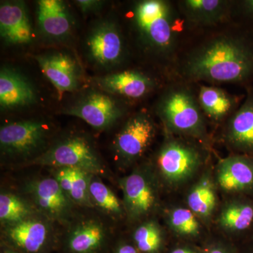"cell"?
I'll return each instance as SVG.
<instances>
[{
    "label": "cell",
    "instance_id": "cell-1",
    "mask_svg": "<svg viewBox=\"0 0 253 253\" xmlns=\"http://www.w3.org/2000/svg\"><path fill=\"white\" fill-rule=\"evenodd\" d=\"M184 70L186 76L197 81L249 83L253 81V39L214 38L190 55Z\"/></svg>",
    "mask_w": 253,
    "mask_h": 253
},
{
    "label": "cell",
    "instance_id": "cell-2",
    "mask_svg": "<svg viewBox=\"0 0 253 253\" xmlns=\"http://www.w3.org/2000/svg\"><path fill=\"white\" fill-rule=\"evenodd\" d=\"M134 22L148 45L162 53L174 49L176 41V15L171 5L161 0H145L136 5Z\"/></svg>",
    "mask_w": 253,
    "mask_h": 253
},
{
    "label": "cell",
    "instance_id": "cell-3",
    "mask_svg": "<svg viewBox=\"0 0 253 253\" xmlns=\"http://www.w3.org/2000/svg\"><path fill=\"white\" fill-rule=\"evenodd\" d=\"M199 101L184 87H174L163 96L158 107L160 115L174 130L200 134L204 120Z\"/></svg>",
    "mask_w": 253,
    "mask_h": 253
},
{
    "label": "cell",
    "instance_id": "cell-4",
    "mask_svg": "<svg viewBox=\"0 0 253 253\" xmlns=\"http://www.w3.org/2000/svg\"><path fill=\"white\" fill-rule=\"evenodd\" d=\"M34 162L42 166L79 168L94 174L102 172L101 163L90 145L81 137L61 141Z\"/></svg>",
    "mask_w": 253,
    "mask_h": 253
},
{
    "label": "cell",
    "instance_id": "cell-5",
    "mask_svg": "<svg viewBox=\"0 0 253 253\" xmlns=\"http://www.w3.org/2000/svg\"><path fill=\"white\" fill-rule=\"evenodd\" d=\"M200 161V154L194 148L178 141H170L161 149L158 164L166 179L179 181L194 172Z\"/></svg>",
    "mask_w": 253,
    "mask_h": 253
},
{
    "label": "cell",
    "instance_id": "cell-6",
    "mask_svg": "<svg viewBox=\"0 0 253 253\" xmlns=\"http://www.w3.org/2000/svg\"><path fill=\"white\" fill-rule=\"evenodd\" d=\"M154 134V125L151 118L144 113L136 115L128 121L116 136V151L126 159L139 157L151 144Z\"/></svg>",
    "mask_w": 253,
    "mask_h": 253
},
{
    "label": "cell",
    "instance_id": "cell-7",
    "mask_svg": "<svg viewBox=\"0 0 253 253\" xmlns=\"http://www.w3.org/2000/svg\"><path fill=\"white\" fill-rule=\"evenodd\" d=\"M64 113L81 118L96 129H104L111 126L121 116V109L116 101L101 93L88 94Z\"/></svg>",
    "mask_w": 253,
    "mask_h": 253
},
{
    "label": "cell",
    "instance_id": "cell-8",
    "mask_svg": "<svg viewBox=\"0 0 253 253\" xmlns=\"http://www.w3.org/2000/svg\"><path fill=\"white\" fill-rule=\"evenodd\" d=\"M45 134V126L38 121L11 123L1 128L0 144L9 154H28L39 146Z\"/></svg>",
    "mask_w": 253,
    "mask_h": 253
},
{
    "label": "cell",
    "instance_id": "cell-9",
    "mask_svg": "<svg viewBox=\"0 0 253 253\" xmlns=\"http://www.w3.org/2000/svg\"><path fill=\"white\" fill-rule=\"evenodd\" d=\"M0 33L3 39L9 44H26L31 42L33 37L31 24L23 2L1 3Z\"/></svg>",
    "mask_w": 253,
    "mask_h": 253
},
{
    "label": "cell",
    "instance_id": "cell-10",
    "mask_svg": "<svg viewBox=\"0 0 253 253\" xmlns=\"http://www.w3.org/2000/svg\"><path fill=\"white\" fill-rule=\"evenodd\" d=\"M87 46L92 59L103 66L115 64L123 55L122 38L112 23L98 26L89 36Z\"/></svg>",
    "mask_w": 253,
    "mask_h": 253
},
{
    "label": "cell",
    "instance_id": "cell-11",
    "mask_svg": "<svg viewBox=\"0 0 253 253\" xmlns=\"http://www.w3.org/2000/svg\"><path fill=\"white\" fill-rule=\"evenodd\" d=\"M42 71L60 92L74 90L78 85L77 66L64 54L37 56Z\"/></svg>",
    "mask_w": 253,
    "mask_h": 253
},
{
    "label": "cell",
    "instance_id": "cell-12",
    "mask_svg": "<svg viewBox=\"0 0 253 253\" xmlns=\"http://www.w3.org/2000/svg\"><path fill=\"white\" fill-rule=\"evenodd\" d=\"M217 180L221 189L230 192L253 188V161L244 157H231L221 161Z\"/></svg>",
    "mask_w": 253,
    "mask_h": 253
},
{
    "label": "cell",
    "instance_id": "cell-13",
    "mask_svg": "<svg viewBox=\"0 0 253 253\" xmlns=\"http://www.w3.org/2000/svg\"><path fill=\"white\" fill-rule=\"evenodd\" d=\"M36 99L31 84L19 73L3 68L0 73V105L4 109L21 107Z\"/></svg>",
    "mask_w": 253,
    "mask_h": 253
},
{
    "label": "cell",
    "instance_id": "cell-14",
    "mask_svg": "<svg viewBox=\"0 0 253 253\" xmlns=\"http://www.w3.org/2000/svg\"><path fill=\"white\" fill-rule=\"evenodd\" d=\"M38 5V23L42 31L50 38L67 36L71 21L64 3L59 0H41Z\"/></svg>",
    "mask_w": 253,
    "mask_h": 253
},
{
    "label": "cell",
    "instance_id": "cell-15",
    "mask_svg": "<svg viewBox=\"0 0 253 253\" xmlns=\"http://www.w3.org/2000/svg\"><path fill=\"white\" fill-rule=\"evenodd\" d=\"M105 90L130 99H139L149 92L153 83L150 78L136 71L109 75L100 80Z\"/></svg>",
    "mask_w": 253,
    "mask_h": 253
},
{
    "label": "cell",
    "instance_id": "cell-16",
    "mask_svg": "<svg viewBox=\"0 0 253 253\" xmlns=\"http://www.w3.org/2000/svg\"><path fill=\"white\" fill-rule=\"evenodd\" d=\"M122 187L126 208L131 214L142 215L152 208L154 191L142 174L134 173L126 176L122 181Z\"/></svg>",
    "mask_w": 253,
    "mask_h": 253
},
{
    "label": "cell",
    "instance_id": "cell-17",
    "mask_svg": "<svg viewBox=\"0 0 253 253\" xmlns=\"http://www.w3.org/2000/svg\"><path fill=\"white\" fill-rule=\"evenodd\" d=\"M231 144L253 151V90L250 89L244 104L231 118L228 129Z\"/></svg>",
    "mask_w": 253,
    "mask_h": 253
},
{
    "label": "cell",
    "instance_id": "cell-18",
    "mask_svg": "<svg viewBox=\"0 0 253 253\" xmlns=\"http://www.w3.org/2000/svg\"><path fill=\"white\" fill-rule=\"evenodd\" d=\"M8 235L18 247L29 253H37L45 244L47 229L41 221L23 220L11 226Z\"/></svg>",
    "mask_w": 253,
    "mask_h": 253
},
{
    "label": "cell",
    "instance_id": "cell-19",
    "mask_svg": "<svg viewBox=\"0 0 253 253\" xmlns=\"http://www.w3.org/2000/svg\"><path fill=\"white\" fill-rule=\"evenodd\" d=\"M181 4L190 21L201 25L214 24L221 21L229 5L228 1L221 0H186Z\"/></svg>",
    "mask_w": 253,
    "mask_h": 253
},
{
    "label": "cell",
    "instance_id": "cell-20",
    "mask_svg": "<svg viewBox=\"0 0 253 253\" xmlns=\"http://www.w3.org/2000/svg\"><path fill=\"white\" fill-rule=\"evenodd\" d=\"M89 173L76 168H60L56 179L65 194L78 204L89 203Z\"/></svg>",
    "mask_w": 253,
    "mask_h": 253
},
{
    "label": "cell",
    "instance_id": "cell-21",
    "mask_svg": "<svg viewBox=\"0 0 253 253\" xmlns=\"http://www.w3.org/2000/svg\"><path fill=\"white\" fill-rule=\"evenodd\" d=\"M33 195L38 206L51 214H59L67 206L64 191L56 179H42L35 183Z\"/></svg>",
    "mask_w": 253,
    "mask_h": 253
},
{
    "label": "cell",
    "instance_id": "cell-22",
    "mask_svg": "<svg viewBox=\"0 0 253 253\" xmlns=\"http://www.w3.org/2000/svg\"><path fill=\"white\" fill-rule=\"evenodd\" d=\"M199 103L201 109L209 117L219 120L232 111L236 100L219 88L202 86L199 92Z\"/></svg>",
    "mask_w": 253,
    "mask_h": 253
},
{
    "label": "cell",
    "instance_id": "cell-23",
    "mask_svg": "<svg viewBox=\"0 0 253 253\" xmlns=\"http://www.w3.org/2000/svg\"><path fill=\"white\" fill-rule=\"evenodd\" d=\"M104 237V231L99 224L89 223L80 226L73 233L69 247L75 253H89L101 246Z\"/></svg>",
    "mask_w": 253,
    "mask_h": 253
},
{
    "label": "cell",
    "instance_id": "cell-24",
    "mask_svg": "<svg viewBox=\"0 0 253 253\" xmlns=\"http://www.w3.org/2000/svg\"><path fill=\"white\" fill-rule=\"evenodd\" d=\"M190 210L201 217L209 215L216 204V196L212 184L209 181L199 183L191 190L188 196Z\"/></svg>",
    "mask_w": 253,
    "mask_h": 253
},
{
    "label": "cell",
    "instance_id": "cell-25",
    "mask_svg": "<svg viewBox=\"0 0 253 253\" xmlns=\"http://www.w3.org/2000/svg\"><path fill=\"white\" fill-rule=\"evenodd\" d=\"M253 220V207L249 204H234L226 207L221 212L220 223L229 230L244 231Z\"/></svg>",
    "mask_w": 253,
    "mask_h": 253
},
{
    "label": "cell",
    "instance_id": "cell-26",
    "mask_svg": "<svg viewBox=\"0 0 253 253\" xmlns=\"http://www.w3.org/2000/svg\"><path fill=\"white\" fill-rule=\"evenodd\" d=\"M29 213L26 205L16 196L1 194L0 196V219L3 221L18 223L24 220Z\"/></svg>",
    "mask_w": 253,
    "mask_h": 253
},
{
    "label": "cell",
    "instance_id": "cell-27",
    "mask_svg": "<svg viewBox=\"0 0 253 253\" xmlns=\"http://www.w3.org/2000/svg\"><path fill=\"white\" fill-rule=\"evenodd\" d=\"M89 194L94 202L105 211L113 214H120L121 212V204L118 198L101 181H90Z\"/></svg>",
    "mask_w": 253,
    "mask_h": 253
},
{
    "label": "cell",
    "instance_id": "cell-28",
    "mask_svg": "<svg viewBox=\"0 0 253 253\" xmlns=\"http://www.w3.org/2000/svg\"><path fill=\"white\" fill-rule=\"evenodd\" d=\"M134 241L138 249L141 252H156L159 249L162 243L161 231L153 223L143 224L134 233Z\"/></svg>",
    "mask_w": 253,
    "mask_h": 253
},
{
    "label": "cell",
    "instance_id": "cell-29",
    "mask_svg": "<svg viewBox=\"0 0 253 253\" xmlns=\"http://www.w3.org/2000/svg\"><path fill=\"white\" fill-rule=\"evenodd\" d=\"M169 222L176 232L184 236H196L199 234V221L194 213L186 208H176L171 212Z\"/></svg>",
    "mask_w": 253,
    "mask_h": 253
},
{
    "label": "cell",
    "instance_id": "cell-30",
    "mask_svg": "<svg viewBox=\"0 0 253 253\" xmlns=\"http://www.w3.org/2000/svg\"><path fill=\"white\" fill-rule=\"evenodd\" d=\"M241 4L245 16L253 21V0L241 1Z\"/></svg>",
    "mask_w": 253,
    "mask_h": 253
},
{
    "label": "cell",
    "instance_id": "cell-31",
    "mask_svg": "<svg viewBox=\"0 0 253 253\" xmlns=\"http://www.w3.org/2000/svg\"><path fill=\"white\" fill-rule=\"evenodd\" d=\"M78 4L80 5L81 9L84 11L93 9L96 4H98L97 1H92V0H82V1H77Z\"/></svg>",
    "mask_w": 253,
    "mask_h": 253
},
{
    "label": "cell",
    "instance_id": "cell-32",
    "mask_svg": "<svg viewBox=\"0 0 253 253\" xmlns=\"http://www.w3.org/2000/svg\"><path fill=\"white\" fill-rule=\"evenodd\" d=\"M117 253H137L136 249L129 245H125L118 249Z\"/></svg>",
    "mask_w": 253,
    "mask_h": 253
},
{
    "label": "cell",
    "instance_id": "cell-33",
    "mask_svg": "<svg viewBox=\"0 0 253 253\" xmlns=\"http://www.w3.org/2000/svg\"><path fill=\"white\" fill-rule=\"evenodd\" d=\"M170 253H196L192 250L187 249V248H178L174 249Z\"/></svg>",
    "mask_w": 253,
    "mask_h": 253
},
{
    "label": "cell",
    "instance_id": "cell-34",
    "mask_svg": "<svg viewBox=\"0 0 253 253\" xmlns=\"http://www.w3.org/2000/svg\"><path fill=\"white\" fill-rule=\"evenodd\" d=\"M206 253H229L226 250L221 249V248H214V249H212L210 250L209 251H208Z\"/></svg>",
    "mask_w": 253,
    "mask_h": 253
},
{
    "label": "cell",
    "instance_id": "cell-35",
    "mask_svg": "<svg viewBox=\"0 0 253 253\" xmlns=\"http://www.w3.org/2000/svg\"><path fill=\"white\" fill-rule=\"evenodd\" d=\"M5 253H16L12 252V251H6V252H5Z\"/></svg>",
    "mask_w": 253,
    "mask_h": 253
}]
</instances>
